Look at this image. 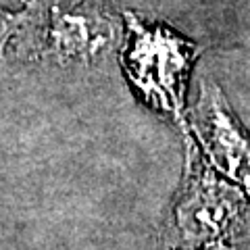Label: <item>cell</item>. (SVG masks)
<instances>
[{
	"label": "cell",
	"mask_w": 250,
	"mask_h": 250,
	"mask_svg": "<svg viewBox=\"0 0 250 250\" xmlns=\"http://www.w3.org/2000/svg\"><path fill=\"white\" fill-rule=\"evenodd\" d=\"M125 71L142 96L156 108L179 119L190 65L198 46L163 25H146L127 13Z\"/></svg>",
	"instance_id": "obj_1"
},
{
	"label": "cell",
	"mask_w": 250,
	"mask_h": 250,
	"mask_svg": "<svg viewBox=\"0 0 250 250\" xmlns=\"http://www.w3.org/2000/svg\"><path fill=\"white\" fill-rule=\"evenodd\" d=\"M244 205V192L219 175L213 167L194 163L190 179L173 210V228L179 244L198 248L223 240Z\"/></svg>",
	"instance_id": "obj_2"
},
{
	"label": "cell",
	"mask_w": 250,
	"mask_h": 250,
	"mask_svg": "<svg viewBox=\"0 0 250 250\" xmlns=\"http://www.w3.org/2000/svg\"><path fill=\"white\" fill-rule=\"evenodd\" d=\"M192 129L219 175L250 198V136L217 83L205 80L192 108Z\"/></svg>",
	"instance_id": "obj_3"
},
{
	"label": "cell",
	"mask_w": 250,
	"mask_h": 250,
	"mask_svg": "<svg viewBox=\"0 0 250 250\" xmlns=\"http://www.w3.org/2000/svg\"><path fill=\"white\" fill-rule=\"evenodd\" d=\"M119 38L111 11L100 0H71L50 6L42 48L61 62H92Z\"/></svg>",
	"instance_id": "obj_4"
},
{
	"label": "cell",
	"mask_w": 250,
	"mask_h": 250,
	"mask_svg": "<svg viewBox=\"0 0 250 250\" xmlns=\"http://www.w3.org/2000/svg\"><path fill=\"white\" fill-rule=\"evenodd\" d=\"M19 17H15L13 13H6L0 9V52L4 50L6 42H9V38L15 34V29L19 25Z\"/></svg>",
	"instance_id": "obj_5"
},
{
	"label": "cell",
	"mask_w": 250,
	"mask_h": 250,
	"mask_svg": "<svg viewBox=\"0 0 250 250\" xmlns=\"http://www.w3.org/2000/svg\"><path fill=\"white\" fill-rule=\"evenodd\" d=\"M194 250H236V246L229 244V242L223 238V240H215V242H208V244H202Z\"/></svg>",
	"instance_id": "obj_6"
}]
</instances>
